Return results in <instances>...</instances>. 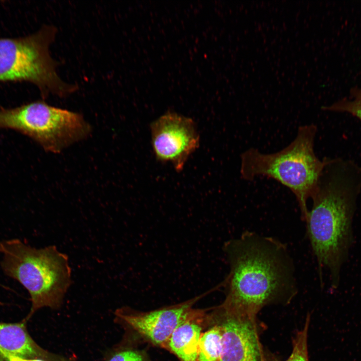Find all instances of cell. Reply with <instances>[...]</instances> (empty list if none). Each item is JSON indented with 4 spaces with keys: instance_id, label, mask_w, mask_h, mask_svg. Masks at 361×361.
Wrapping results in <instances>:
<instances>
[{
    "instance_id": "cell-12",
    "label": "cell",
    "mask_w": 361,
    "mask_h": 361,
    "mask_svg": "<svg viewBox=\"0 0 361 361\" xmlns=\"http://www.w3.org/2000/svg\"><path fill=\"white\" fill-rule=\"evenodd\" d=\"M208 329L200 339L196 361H219L223 348V337L221 327L212 321L208 314Z\"/></svg>"
},
{
    "instance_id": "cell-11",
    "label": "cell",
    "mask_w": 361,
    "mask_h": 361,
    "mask_svg": "<svg viewBox=\"0 0 361 361\" xmlns=\"http://www.w3.org/2000/svg\"><path fill=\"white\" fill-rule=\"evenodd\" d=\"M46 354L30 336L25 320L0 322V361H9L11 357L43 359Z\"/></svg>"
},
{
    "instance_id": "cell-5",
    "label": "cell",
    "mask_w": 361,
    "mask_h": 361,
    "mask_svg": "<svg viewBox=\"0 0 361 361\" xmlns=\"http://www.w3.org/2000/svg\"><path fill=\"white\" fill-rule=\"evenodd\" d=\"M57 28L44 25L36 33L15 38H0V82H30L39 89L42 97L50 94L65 97L78 89L64 82L56 71L57 62L49 48Z\"/></svg>"
},
{
    "instance_id": "cell-7",
    "label": "cell",
    "mask_w": 361,
    "mask_h": 361,
    "mask_svg": "<svg viewBox=\"0 0 361 361\" xmlns=\"http://www.w3.org/2000/svg\"><path fill=\"white\" fill-rule=\"evenodd\" d=\"M151 145L156 159L181 171L189 157L199 148L200 134L195 121L168 111L150 125Z\"/></svg>"
},
{
    "instance_id": "cell-17",
    "label": "cell",
    "mask_w": 361,
    "mask_h": 361,
    "mask_svg": "<svg viewBox=\"0 0 361 361\" xmlns=\"http://www.w3.org/2000/svg\"><path fill=\"white\" fill-rule=\"evenodd\" d=\"M0 286L3 287V288H4L6 287L5 286L1 284H0ZM6 288H7V287H6ZM2 304H3V303L0 302V305H2Z\"/></svg>"
},
{
    "instance_id": "cell-3",
    "label": "cell",
    "mask_w": 361,
    "mask_h": 361,
    "mask_svg": "<svg viewBox=\"0 0 361 361\" xmlns=\"http://www.w3.org/2000/svg\"><path fill=\"white\" fill-rule=\"evenodd\" d=\"M317 130L315 124L300 126L295 138L281 150L264 153L253 147L240 156L241 178L252 181L265 177L286 187L294 195L304 221L309 211L307 201L316 191L324 163L314 150Z\"/></svg>"
},
{
    "instance_id": "cell-10",
    "label": "cell",
    "mask_w": 361,
    "mask_h": 361,
    "mask_svg": "<svg viewBox=\"0 0 361 361\" xmlns=\"http://www.w3.org/2000/svg\"><path fill=\"white\" fill-rule=\"evenodd\" d=\"M206 310L193 308L171 334L165 347L181 361H196L204 328L208 326Z\"/></svg>"
},
{
    "instance_id": "cell-16",
    "label": "cell",
    "mask_w": 361,
    "mask_h": 361,
    "mask_svg": "<svg viewBox=\"0 0 361 361\" xmlns=\"http://www.w3.org/2000/svg\"><path fill=\"white\" fill-rule=\"evenodd\" d=\"M9 361H44L41 358H24L20 357H11Z\"/></svg>"
},
{
    "instance_id": "cell-15",
    "label": "cell",
    "mask_w": 361,
    "mask_h": 361,
    "mask_svg": "<svg viewBox=\"0 0 361 361\" xmlns=\"http://www.w3.org/2000/svg\"><path fill=\"white\" fill-rule=\"evenodd\" d=\"M108 361H151L146 355L134 349H125L114 354Z\"/></svg>"
},
{
    "instance_id": "cell-14",
    "label": "cell",
    "mask_w": 361,
    "mask_h": 361,
    "mask_svg": "<svg viewBox=\"0 0 361 361\" xmlns=\"http://www.w3.org/2000/svg\"><path fill=\"white\" fill-rule=\"evenodd\" d=\"M309 318L307 316L303 328L296 333L293 340L292 352L286 361H308L307 332Z\"/></svg>"
},
{
    "instance_id": "cell-4",
    "label": "cell",
    "mask_w": 361,
    "mask_h": 361,
    "mask_svg": "<svg viewBox=\"0 0 361 361\" xmlns=\"http://www.w3.org/2000/svg\"><path fill=\"white\" fill-rule=\"evenodd\" d=\"M0 254L4 274L17 281L30 295L28 317L43 307L61 305L72 284L66 254L54 245L37 248L16 238L1 241Z\"/></svg>"
},
{
    "instance_id": "cell-6",
    "label": "cell",
    "mask_w": 361,
    "mask_h": 361,
    "mask_svg": "<svg viewBox=\"0 0 361 361\" xmlns=\"http://www.w3.org/2000/svg\"><path fill=\"white\" fill-rule=\"evenodd\" d=\"M0 129L22 133L55 153L86 138L91 132L90 125L80 113L50 105L43 100L0 108Z\"/></svg>"
},
{
    "instance_id": "cell-2",
    "label": "cell",
    "mask_w": 361,
    "mask_h": 361,
    "mask_svg": "<svg viewBox=\"0 0 361 361\" xmlns=\"http://www.w3.org/2000/svg\"><path fill=\"white\" fill-rule=\"evenodd\" d=\"M324 162L305 222L320 276L321 269H327L335 289L353 241L351 223L361 193V165L340 157H325Z\"/></svg>"
},
{
    "instance_id": "cell-13",
    "label": "cell",
    "mask_w": 361,
    "mask_h": 361,
    "mask_svg": "<svg viewBox=\"0 0 361 361\" xmlns=\"http://www.w3.org/2000/svg\"><path fill=\"white\" fill-rule=\"evenodd\" d=\"M325 111L348 114L361 121V87H355L349 95L322 107Z\"/></svg>"
},
{
    "instance_id": "cell-8",
    "label": "cell",
    "mask_w": 361,
    "mask_h": 361,
    "mask_svg": "<svg viewBox=\"0 0 361 361\" xmlns=\"http://www.w3.org/2000/svg\"><path fill=\"white\" fill-rule=\"evenodd\" d=\"M221 328L223 348L219 361H263L255 317L220 305L209 313Z\"/></svg>"
},
{
    "instance_id": "cell-9",
    "label": "cell",
    "mask_w": 361,
    "mask_h": 361,
    "mask_svg": "<svg viewBox=\"0 0 361 361\" xmlns=\"http://www.w3.org/2000/svg\"><path fill=\"white\" fill-rule=\"evenodd\" d=\"M204 295L148 312L120 309L117 310L116 315L147 341L165 348L175 328Z\"/></svg>"
},
{
    "instance_id": "cell-1",
    "label": "cell",
    "mask_w": 361,
    "mask_h": 361,
    "mask_svg": "<svg viewBox=\"0 0 361 361\" xmlns=\"http://www.w3.org/2000/svg\"><path fill=\"white\" fill-rule=\"evenodd\" d=\"M229 273L221 283L223 307L251 317L271 303L289 300L297 292L293 259L285 244L246 231L223 246Z\"/></svg>"
}]
</instances>
